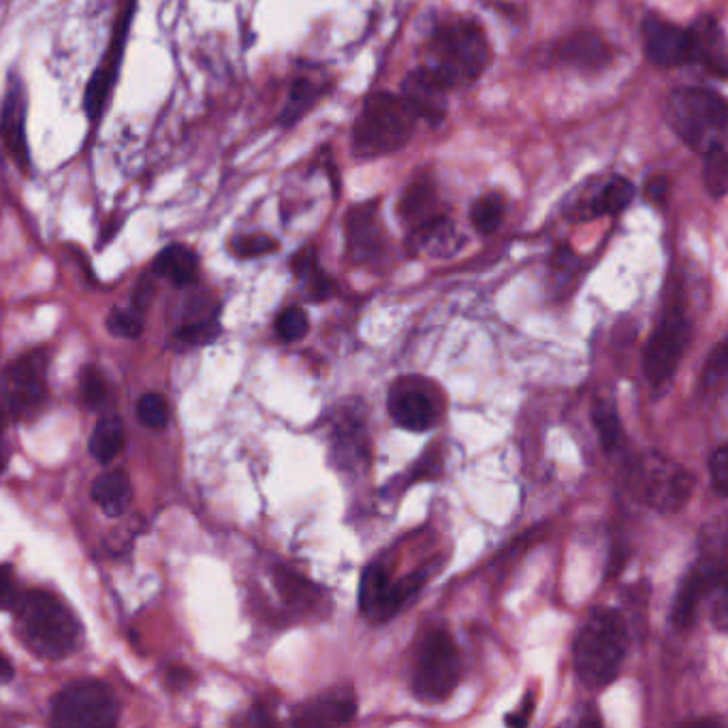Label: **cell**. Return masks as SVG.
Returning <instances> with one entry per match:
<instances>
[{
	"instance_id": "5b68a950",
	"label": "cell",
	"mask_w": 728,
	"mask_h": 728,
	"mask_svg": "<svg viewBox=\"0 0 728 728\" xmlns=\"http://www.w3.org/2000/svg\"><path fill=\"white\" fill-rule=\"evenodd\" d=\"M17 626L24 643L47 660L67 658L80 641V624L51 594L31 590L17 600Z\"/></svg>"
},
{
	"instance_id": "d4e9b609",
	"label": "cell",
	"mask_w": 728,
	"mask_h": 728,
	"mask_svg": "<svg viewBox=\"0 0 728 728\" xmlns=\"http://www.w3.org/2000/svg\"><path fill=\"white\" fill-rule=\"evenodd\" d=\"M152 270L161 278H167L176 286H188L197 280L199 272V259L195 250L183 244H172L167 246L154 261Z\"/></svg>"
},
{
	"instance_id": "74e56055",
	"label": "cell",
	"mask_w": 728,
	"mask_h": 728,
	"mask_svg": "<svg viewBox=\"0 0 728 728\" xmlns=\"http://www.w3.org/2000/svg\"><path fill=\"white\" fill-rule=\"evenodd\" d=\"M709 472H712V485L714 492L720 498H727L728 494V447L720 445L712 457H709Z\"/></svg>"
},
{
	"instance_id": "83f0119b",
	"label": "cell",
	"mask_w": 728,
	"mask_h": 728,
	"mask_svg": "<svg viewBox=\"0 0 728 728\" xmlns=\"http://www.w3.org/2000/svg\"><path fill=\"white\" fill-rule=\"evenodd\" d=\"M273 582H275L280 596L284 598V602H289L291 607H313L315 600L319 598L317 586H313L308 579H304L286 568H278Z\"/></svg>"
},
{
	"instance_id": "f1b7e54d",
	"label": "cell",
	"mask_w": 728,
	"mask_h": 728,
	"mask_svg": "<svg viewBox=\"0 0 728 728\" xmlns=\"http://www.w3.org/2000/svg\"><path fill=\"white\" fill-rule=\"evenodd\" d=\"M592 421L602 449L607 454L615 451L618 445L622 443V423H620V414L615 410V404L611 400H598L594 404Z\"/></svg>"
},
{
	"instance_id": "8d00e7d4",
	"label": "cell",
	"mask_w": 728,
	"mask_h": 728,
	"mask_svg": "<svg viewBox=\"0 0 728 728\" xmlns=\"http://www.w3.org/2000/svg\"><path fill=\"white\" fill-rule=\"evenodd\" d=\"M727 342L723 340L709 355V362H707L705 374H703V387L707 391L720 389L723 383L727 380Z\"/></svg>"
},
{
	"instance_id": "44dd1931",
	"label": "cell",
	"mask_w": 728,
	"mask_h": 728,
	"mask_svg": "<svg viewBox=\"0 0 728 728\" xmlns=\"http://www.w3.org/2000/svg\"><path fill=\"white\" fill-rule=\"evenodd\" d=\"M391 579L383 564L365 566L360 584V607L367 620L380 624L394 618L391 613Z\"/></svg>"
},
{
	"instance_id": "6da1fadb",
	"label": "cell",
	"mask_w": 728,
	"mask_h": 728,
	"mask_svg": "<svg viewBox=\"0 0 728 728\" xmlns=\"http://www.w3.org/2000/svg\"><path fill=\"white\" fill-rule=\"evenodd\" d=\"M629 651L626 620L615 609L598 607L573 643V662L582 683L602 690L615 682Z\"/></svg>"
},
{
	"instance_id": "4316f807",
	"label": "cell",
	"mask_w": 728,
	"mask_h": 728,
	"mask_svg": "<svg viewBox=\"0 0 728 728\" xmlns=\"http://www.w3.org/2000/svg\"><path fill=\"white\" fill-rule=\"evenodd\" d=\"M320 89L319 84L306 80V78H300L295 80L293 89L289 92V101L280 114V122L291 127L295 125L300 118H304L313 107L315 103L319 101Z\"/></svg>"
},
{
	"instance_id": "277c9868",
	"label": "cell",
	"mask_w": 728,
	"mask_h": 728,
	"mask_svg": "<svg viewBox=\"0 0 728 728\" xmlns=\"http://www.w3.org/2000/svg\"><path fill=\"white\" fill-rule=\"evenodd\" d=\"M416 122L419 118L400 94H369L353 127V154L367 161L400 152L409 143Z\"/></svg>"
},
{
	"instance_id": "d6a6232c",
	"label": "cell",
	"mask_w": 728,
	"mask_h": 728,
	"mask_svg": "<svg viewBox=\"0 0 728 728\" xmlns=\"http://www.w3.org/2000/svg\"><path fill=\"white\" fill-rule=\"evenodd\" d=\"M310 329V320H308V315L297 308V306H291L286 310H282L275 319V333L284 340V342H297L302 340Z\"/></svg>"
},
{
	"instance_id": "f6af8a7d",
	"label": "cell",
	"mask_w": 728,
	"mask_h": 728,
	"mask_svg": "<svg viewBox=\"0 0 728 728\" xmlns=\"http://www.w3.org/2000/svg\"><path fill=\"white\" fill-rule=\"evenodd\" d=\"M13 600V584L9 568L0 566V607H7Z\"/></svg>"
},
{
	"instance_id": "5bb4252c",
	"label": "cell",
	"mask_w": 728,
	"mask_h": 728,
	"mask_svg": "<svg viewBox=\"0 0 728 728\" xmlns=\"http://www.w3.org/2000/svg\"><path fill=\"white\" fill-rule=\"evenodd\" d=\"M28 96L20 75H11L0 107V139L7 154L24 174L31 172V150L26 136Z\"/></svg>"
},
{
	"instance_id": "8fae6325",
	"label": "cell",
	"mask_w": 728,
	"mask_h": 728,
	"mask_svg": "<svg viewBox=\"0 0 728 728\" xmlns=\"http://www.w3.org/2000/svg\"><path fill=\"white\" fill-rule=\"evenodd\" d=\"M137 0H127L118 22H116V31L114 37L107 46V51L103 56V60L98 62L94 75H92L89 86H86V94H84V111L91 118V122H98L101 116L105 114L107 101L111 96V91L118 82L120 75V64L125 58V47L129 42V31L133 24V15H136Z\"/></svg>"
},
{
	"instance_id": "bcb514c9",
	"label": "cell",
	"mask_w": 728,
	"mask_h": 728,
	"mask_svg": "<svg viewBox=\"0 0 728 728\" xmlns=\"http://www.w3.org/2000/svg\"><path fill=\"white\" fill-rule=\"evenodd\" d=\"M190 678H192V676H190L186 669H174V671H169V683H172L174 688H183V685L190 682Z\"/></svg>"
},
{
	"instance_id": "9a60e30c",
	"label": "cell",
	"mask_w": 728,
	"mask_h": 728,
	"mask_svg": "<svg viewBox=\"0 0 728 728\" xmlns=\"http://www.w3.org/2000/svg\"><path fill=\"white\" fill-rule=\"evenodd\" d=\"M643 49L649 62L662 69H678L692 64V46L688 31L660 17L647 15L641 26Z\"/></svg>"
},
{
	"instance_id": "ffe728a7",
	"label": "cell",
	"mask_w": 728,
	"mask_h": 728,
	"mask_svg": "<svg viewBox=\"0 0 728 728\" xmlns=\"http://www.w3.org/2000/svg\"><path fill=\"white\" fill-rule=\"evenodd\" d=\"M557 58L579 71H600L611 62L613 54L611 46L598 33L579 31L557 46Z\"/></svg>"
},
{
	"instance_id": "60d3db41",
	"label": "cell",
	"mask_w": 728,
	"mask_h": 728,
	"mask_svg": "<svg viewBox=\"0 0 728 728\" xmlns=\"http://www.w3.org/2000/svg\"><path fill=\"white\" fill-rule=\"evenodd\" d=\"M319 259H317V250L313 246L302 248L293 259H291V270L300 278L306 280L315 270H319Z\"/></svg>"
},
{
	"instance_id": "ab89813d",
	"label": "cell",
	"mask_w": 728,
	"mask_h": 728,
	"mask_svg": "<svg viewBox=\"0 0 728 728\" xmlns=\"http://www.w3.org/2000/svg\"><path fill=\"white\" fill-rule=\"evenodd\" d=\"M304 282H306V289H308V297L313 302H325L333 295V280L320 268L310 273Z\"/></svg>"
},
{
	"instance_id": "9c48e42d",
	"label": "cell",
	"mask_w": 728,
	"mask_h": 728,
	"mask_svg": "<svg viewBox=\"0 0 728 728\" xmlns=\"http://www.w3.org/2000/svg\"><path fill=\"white\" fill-rule=\"evenodd\" d=\"M690 333L692 325L683 315L682 304L667 308L651 331L643 353V372L651 385L660 387L673 378L688 349Z\"/></svg>"
},
{
	"instance_id": "52a82bcc",
	"label": "cell",
	"mask_w": 728,
	"mask_h": 728,
	"mask_svg": "<svg viewBox=\"0 0 728 728\" xmlns=\"http://www.w3.org/2000/svg\"><path fill=\"white\" fill-rule=\"evenodd\" d=\"M694 483L696 479L682 463L658 454L638 457L631 470V488L638 501L662 515L682 510L694 492Z\"/></svg>"
},
{
	"instance_id": "7c38bea8",
	"label": "cell",
	"mask_w": 728,
	"mask_h": 728,
	"mask_svg": "<svg viewBox=\"0 0 728 728\" xmlns=\"http://www.w3.org/2000/svg\"><path fill=\"white\" fill-rule=\"evenodd\" d=\"M333 463L347 472H360L369 461V436L365 430L362 402H342L331 419Z\"/></svg>"
},
{
	"instance_id": "836d02e7",
	"label": "cell",
	"mask_w": 728,
	"mask_h": 728,
	"mask_svg": "<svg viewBox=\"0 0 728 728\" xmlns=\"http://www.w3.org/2000/svg\"><path fill=\"white\" fill-rule=\"evenodd\" d=\"M137 416L145 427H152V430L165 427L169 421L167 402L158 394H145L137 404Z\"/></svg>"
},
{
	"instance_id": "7a4b0ae2",
	"label": "cell",
	"mask_w": 728,
	"mask_h": 728,
	"mask_svg": "<svg viewBox=\"0 0 728 728\" xmlns=\"http://www.w3.org/2000/svg\"><path fill=\"white\" fill-rule=\"evenodd\" d=\"M665 120L696 154L727 148L728 105L718 92L692 86L676 89L667 96Z\"/></svg>"
},
{
	"instance_id": "b9f144b4",
	"label": "cell",
	"mask_w": 728,
	"mask_h": 728,
	"mask_svg": "<svg viewBox=\"0 0 728 728\" xmlns=\"http://www.w3.org/2000/svg\"><path fill=\"white\" fill-rule=\"evenodd\" d=\"M669 190H671V184H669L667 176H654V178H649L647 184H645V197L651 203H656V206H665L667 203Z\"/></svg>"
},
{
	"instance_id": "ba28073f",
	"label": "cell",
	"mask_w": 728,
	"mask_h": 728,
	"mask_svg": "<svg viewBox=\"0 0 728 728\" xmlns=\"http://www.w3.org/2000/svg\"><path fill=\"white\" fill-rule=\"evenodd\" d=\"M120 718V703L103 682L67 685L54 701L51 725L58 728H109Z\"/></svg>"
},
{
	"instance_id": "7bdbcfd3",
	"label": "cell",
	"mask_w": 728,
	"mask_h": 728,
	"mask_svg": "<svg viewBox=\"0 0 728 728\" xmlns=\"http://www.w3.org/2000/svg\"><path fill=\"white\" fill-rule=\"evenodd\" d=\"M152 295H154V284L148 278H143L133 293V310L143 315L152 302Z\"/></svg>"
},
{
	"instance_id": "1f68e13d",
	"label": "cell",
	"mask_w": 728,
	"mask_h": 728,
	"mask_svg": "<svg viewBox=\"0 0 728 728\" xmlns=\"http://www.w3.org/2000/svg\"><path fill=\"white\" fill-rule=\"evenodd\" d=\"M231 250L239 259H257L266 257L278 250V242L266 235V233H253V235H239L231 242Z\"/></svg>"
},
{
	"instance_id": "30bf717a",
	"label": "cell",
	"mask_w": 728,
	"mask_h": 728,
	"mask_svg": "<svg viewBox=\"0 0 728 728\" xmlns=\"http://www.w3.org/2000/svg\"><path fill=\"white\" fill-rule=\"evenodd\" d=\"M387 409L398 427L427 432L438 421V389L421 376H404L391 385Z\"/></svg>"
},
{
	"instance_id": "cb8c5ba5",
	"label": "cell",
	"mask_w": 728,
	"mask_h": 728,
	"mask_svg": "<svg viewBox=\"0 0 728 728\" xmlns=\"http://www.w3.org/2000/svg\"><path fill=\"white\" fill-rule=\"evenodd\" d=\"M635 192H637V188L629 178L613 176L602 186V190L596 195V199L582 208L584 214H579V219L588 221V219H598V216H618L633 203Z\"/></svg>"
},
{
	"instance_id": "e0dca14e",
	"label": "cell",
	"mask_w": 728,
	"mask_h": 728,
	"mask_svg": "<svg viewBox=\"0 0 728 728\" xmlns=\"http://www.w3.org/2000/svg\"><path fill=\"white\" fill-rule=\"evenodd\" d=\"M357 716V696L351 685H338L295 712L293 723L302 727H342Z\"/></svg>"
},
{
	"instance_id": "c3c4849f",
	"label": "cell",
	"mask_w": 728,
	"mask_h": 728,
	"mask_svg": "<svg viewBox=\"0 0 728 728\" xmlns=\"http://www.w3.org/2000/svg\"><path fill=\"white\" fill-rule=\"evenodd\" d=\"M11 676H13V669H11V665L0 656V682H9L11 680Z\"/></svg>"
},
{
	"instance_id": "603a6c76",
	"label": "cell",
	"mask_w": 728,
	"mask_h": 728,
	"mask_svg": "<svg viewBox=\"0 0 728 728\" xmlns=\"http://www.w3.org/2000/svg\"><path fill=\"white\" fill-rule=\"evenodd\" d=\"M133 498L131 479L125 470H109L103 472L92 483V501L96 502L109 517H120L127 513Z\"/></svg>"
},
{
	"instance_id": "8992f818",
	"label": "cell",
	"mask_w": 728,
	"mask_h": 728,
	"mask_svg": "<svg viewBox=\"0 0 728 728\" xmlns=\"http://www.w3.org/2000/svg\"><path fill=\"white\" fill-rule=\"evenodd\" d=\"M461 678V656L447 631H430L421 638L412 665V692L423 703L447 701Z\"/></svg>"
},
{
	"instance_id": "484cf974",
	"label": "cell",
	"mask_w": 728,
	"mask_h": 728,
	"mask_svg": "<svg viewBox=\"0 0 728 728\" xmlns=\"http://www.w3.org/2000/svg\"><path fill=\"white\" fill-rule=\"evenodd\" d=\"M122 445H125L122 421L114 414L101 419L91 438L92 456L96 457L101 463H107L120 454Z\"/></svg>"
},
{
	"instance_id": "7402d4cb",
	"label": "cell",
	"mask_w": 728,
	"mask_h": 728,
	"mask_svg": "<svg viewBox=\"0 0 728 728\" xmlns=\"http://www.w3.org/2000/svg\"><path fill=\"white\" fill-rule=\"evenodd\" d=\"M398 214L410 228L421 227L441 216L438 192L434 183L427 178H419L409 184L400 197Z\"/></svg>"
},
{
	"instance_id": "f546056e",
	"label": "cell",
	"mask_w": 728,
	"mask_h": 728,
	"mask_svg": "<svg viewBox=\"0 0 728 728\" xmlns=\"http://www.w3.org/2000/svg\"><path fill=\"white\" fill-rule=\"evenodd\" d=\"M504 221V201L501 195L490 192L472 203L470 223L481 235H492L501 228Z\"/></svg>"
},
{
	"instance_id": "d6986e66",
	"label": "cell",
	"mask_w": 728,
	"mask_h": 728,
	"mask_svg": "<svg viewBox=\"0 0 728 728\" xmlns=\"http://www.w3.org/2000/svg\"><path fill=\"white\" fill-rule=\"evenodd\" d=\"M690 46H692V62L703 64L709 73L725 80L728 71V49L725 31L716 17H701L690 28Z\"/></svg>"
},
{
	"instance_id": "ac0fdd59",
	"label": "cell",
	"mask_w": 728,
	"mask_h": 728,
	"mask_svg": "<svg viewBox=\"0 0 728 728\" xmlns=\"http://www.w3.org/2000/svg\"><path fill=\"white\" fill-rule=\"evenodd\" d=\"M347 253L353 263H367L383 253L385 233L380 227L376 203H362L349 210L344 221Z\"/></svg>"
},
{
	"instance_id": "4dcf8cb0",
	"label": "cell",
	"mask_w": 728,
	"mask_h": 728,
	"mask_svg": "<svg viewBox=\"0 0 728 728\" xmlns=\"http://www.w3.org/2000/svg\"><path fill=\"white\" fill-rule=\"evenodd\" d=\"M703 183L714 199H723L728 190L727 148H716L703 154Z\"/></svg>"
},
{
	"instance_id": "ee69618b",
	"label": "cell",
	"mask_w": 728,
	"mask_h": 728,
	"mask_svg": "<svg viewBox=\"0 0 728 728\" xmlns=\"http://www.w3.org/2000/svg\"><path fill=\"white\" fill-rule=\"evenodd\" d=\"M532 709H535V696H526V703L519 707L517 714H513V716L506 718V725H510V727H526L530 723Z\"/></svg>"
},
{
	"instance_id": "7dc6e473",
	"label": "cell",
	"mask_w": 728,
	"mask_h": 728,
	"mask_svg": "<svg viewBox=\"0 0 728 728\" xmlns=\"http://www.w3.org/2000/svg\"><path fill=\"white\" fill-rule=\"evenodd\" d=\"M2 432H4V409H2V398H0V436H2ZM4 466H7V456L0 447V472L4 470Z\"/></svg>"
},
{
	"instance_id": "2e32d148",
	"label": "cell",
	"mask_w": 728,
	"mask_h": 728,
	"mask_svg": "<svg viewBox=\"0 0 728 728\" xmlns=\"http://www.w3.org/2000/svg\"><path fill=\"white\" fill-rule=\"evenodd\" d=\"M447 92L445 82L427 67L414 69L402 82V98L419 120L436 127L447 114Z\"/></svg>"
},
{
	"instance_id": "f35d334b",
	"label": "cell",
	"mask_w": 728,
	"mask_h": 728,
	"mask_svg": "<svg viewBox=\"0 0 728 728\" xmlns=\"http://www.w3.org/2000/svg\"><path fill=\"white\" fill-rule=\"evenodd\" d=\"M80 385H82V396L91 409H96L105 400V394H107L105 380L94 367H84Z\"/></svg>"
},
{
	"instance_id": "e575fe53",
	"label": "cell",
	"mask_w": 728,
	"mask_h": 728,
	"mask_svg": "<svg viewBox=\"0 0 728 728\" xmlns=\"http://www.w3.org/2000/svg\"><path fill=\"white\" fill-rule=\"evenodd\" d=\"M221 333V322L216 319H201L197 322H188L178 329V338L186 342V344H192V347H201V344H210L219 338Z\"/></svg>"
},
{
	"instance_id": "3957f363",
	"label": "cell",
	"mask_w": 728,
	"mask_h": 728,
	"mask_svg": "<svg viewBox=\"0 0 728 728\" xmlns=\"http://www.w3.org/2000/svg\"><path fill=\"white\" fill-rule=\"evenodd\" d=\"M485 31L474 20H451L441 24L430 42V64L445 86L461 89L481 78L490 64Z\"/></svg>"
},
{
	"instance_id": "d590c367",
	"label": "cell",
	"mask_w": 728,
	"mask_h": 728,
	"mask_svg": "<svg viewBox=\"0 0 728 728\" xmlns=\"http://www.w3.org/2000/svg\"><path fill=\"white\" fill-rule=\"evenodd\" d=\"M107 329L118 338L136 340L143 331V317L137 310H114L107 319Z\"/></svg>"
},
{
	"instance_id": "4fadbf2b",
	"label": "cell",
	"mask_w": 728,
	"mask_h": 728,
	"mask_svg": "<svg viewBox=\"0 0 728 728\" xmlns=\"http://www.w3.org/2000/svg\"><path fill=\"white\" fill-rule=\"evenodd\" d=\"M46 365V355L42 351H33L9 365L2 380V396L15 419L33 414L44 402Z\"/></svg>"
}]
</instances>
